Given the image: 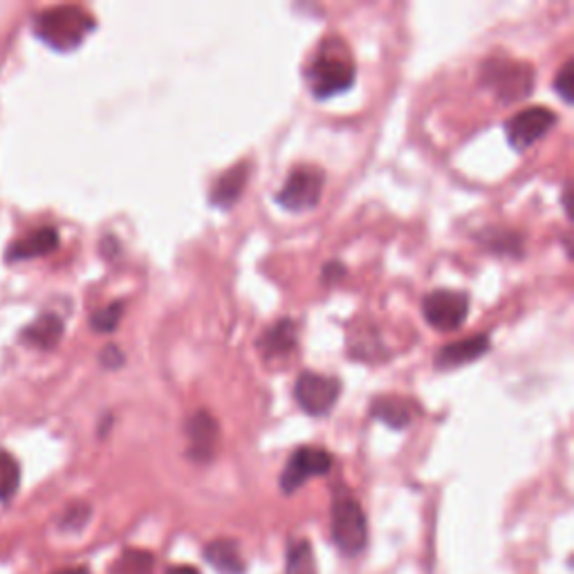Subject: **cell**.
<instances>
[{"mask_svg":"<svg viewBox=\"0 0 574 574\" xmlns=\"http://www.w3.org/2000/svg\"><path fill=\"white\" fill-rule=\"evenodd\" d=\"M299 346V325L295 319H280L258 336V351L265 362L287 360Z\"/></svg>","mask_w":574,"mask_h":574,"instance_id":"8fae6325","label":"cell"},{"mask_svg":"<svg viewBox=\"0 0 574 574\" xmlns=\"http://www.w3.org/2000/svg\"><path fill=\"white\" fill-rule=\"evenodd\" d=\"M59 245H62V239H59V232H56L54 227H38V229H34V232L25 234L23 239L14 241L8 247L5 258L10 263L34 261V258L52 254L54 250H59Z\"/></svg>","mask_w":574,"mask_h":574,"instance_id":"7c38bea8","label":"cell"},{"mask_svg":"<svg viewBox=\"0 0 574 574\" xmlns=\"http://www.w3.org/2000/svg\"><path fill=\"white\" fill-rule=\"evenodd\" d=\"M155 556L146 550L126 548L108 567V574H153Z\"/></svg>","mask_w":574,"mask_h":574,"instance_id":"ffe728a7","label":"cell"},{"mask_svg":"<svg viewBox=\"0 0 574 574\" xmlns=\"http://www.w3.org/2000/svg\"><path fill=\"white\" fill-rule=\"evenodd\" d=\"M478 239L483 247L489 250L492 254L523 256V239L516 232H509V229H485Z\"/></svg>","mask_w":574,"mask_h":574,"instance_id":"d6986e66","label":"cell"},{"mask_svg":"<svg viewBox=\"0 0 574 574\" xmlns=\"http://www.w3.org/2000/svg\"><path fill=\"white\" fill-rule=\"evenodd\" d=\"M52 574H90V570H88V567H84V565H77V567H64V570H56V572H52Z\"/></svg>","mask_w":574,"mask_h":574,"instance_id":"83f0119b","label":"cell"},{"mask_svg":"<svg viewBox=\"0 0 574 574\" xmlns=\"http://www.w3.org/2000/svg\"><path fill=\"white\" fill-rule=\"evenodd\" d=\"M19 487H21V465L10 451L0 449V503L12 500Z\"/></svg>","mask_w":574,"mask_h":574,"instance_id":"44dd1931","label":"cell"},{"mask_svg":"<svg viewBox=\"0 0 574 574\" xmlns=\"http://www.w3.org/2000/svg\"><path fill=\"white\" fill-rule=\"evenodd\" d=\"M285 574H319L312 543L308 539H292L285 548Z\"/></svg>","mask_w":574,"mask_h":574,"instance_id":"ac0fdd59","label":"cell"},{"mask_svg":"<svg viewBox=\"0 0 574 574\" xmlns=\"http://www.w3.org/2000/svg\"><path fill=\"white\" fill-rule=\"evenodd\" d=\"M99 362H101L103 368L114 371V368H122V366H124L126 357H124V353H122L118 346H106V349L101 351V355H99Z\"/></svg>","mask_w":574,"mask_h":574,"instance_id":"d4e9b609","label":"cell"},{"mask_svg":"<svg viewBox=\"0 0 574 574\" xmlns=\"http://www.w3.org/2000/svg\"><path fill=\"white\" fill-rule=\"evenodd\" d=\"M489 346L492 343H489L487 334H474V336L461 339L455 343H446V346L440 349L435 355V368L449 371V368H457L470 362H476L478 357H483L489 351Z\"/></svg>","mask_w":574,"mask_h":574,"instance_id":"4fadbf2b","label":"cell"},{"mask_svg":"<svg viewBox=\"0 0 574 574\" xmlns=\"http://www.w3.org/2000/svg\"><path fill=\"white\" fill-rule=\"evenodd\" d=\"M339 393H341V384L336 377L312 373V371L301 373L295 384L297 405L301 407V411H306L312 418L328 416L336 405Z\"/></svg>","mask_w":574,"mask_h":574,"instance_id":"52a82bcc","label":"cell"},{"mask_svg":"<svg viewBox=\"0 0 574 574\" xmlns=\"http://www.w3.org/2000/svg\"><path fill=\"white\" fill-rule=\"evenodd\" d=\"M34 34L56 52L77 49L95 30V19L77 5H56L38 12L32 23Z\"/></svg>","mask_w":574,"mask_h":574,"instance_id":"7a4b0ae2","label":"cell"},{"mask_svg":"<svg viewBox=\"0 0 574 574\" xmlns=\"http://www.w3.org/2000/svg\"><path fill=\"white\" fill-rule=\"evenodd\" d=\"M371 416L379 422H384L386 427L401 431L407 429L413 420V401L397 397V395H382L375 397L371 405Z\"/></svg>","mask_w":574,"mask_h":574,"instance_id":"e0dca14e","label":"cell"},{"mask_svg":"<svg viewBox=\"0 0 574 574\" xmlns=\"http://www.w3.org/2000/svg\"><path fill=\"white\" fill-rule=\"evenodd\" d=\"M90 514H92L90 505H86V503H73V505H68V507L64 509L62 519H59V528H62L64 532H79V530H84L86 523L90 521Z\"/></svg>","mask_w":574,"mask_h":574,"instance_id":"603a6c76","label":"cell"},{"mask_svg":"<svg viewBox=\"0 0 574 574\" xmlns=\"http://www.w3.org/2000/svg\"><path fill=\"white\" fill-rule=\"evenodd\" d=\"M64 332H66L64 319L59 314H54V312H45L38 319H34L21 332V339H23V343H27V346H32V349L52 351V349L59 346Z\"/></svg>","mask_w":574,"mask_h":574,"instance_id":"9a60e30c","label":"cell"},{"mask_svg":"<svg viewBox=\"0 0 574 574\" xmlns=\"http://www.w3.org/2000/svg\"><path fill=\"white\" fill-rule=\"evenodd\" d=\"M481 79L485 88H489L505 103L530 97L534 88V70L528 64L509 62V59L485 62Z\"/></svg>","mask_w":574,"mask_h":574,"instance_id":"277c9868","label":"cell"},{"mask_svg":"<svg viewBox=\"0 0 574 574\" xmlns=\"http://www.w3.org/2000/svg\"><path fill=\"white\" fill-rule=\"evenodd\" d=\"M247 178H250V164L247 162H239L236 166H232L229 170H224V174L213 183L211 191H209V202L222 211L232 209L245 187H247Z\"/></svg>","mask_w":574,"mask_h":574,"instance_id":"5bb4252c","label":"cell"},{"mask_svg":"<svg viewBox=\"0 0 574 574\" xmlns=\"http://www.w3.org/2000/svg\"><path fill=\"white\" fill-rule=\"evenodd\" d=\"M306 81L317 99L346 92L355 84V62L346 43L328 38L306 68Z\"/></svg>","mask_w":574,"mask_h":574,"instance_id":"6da1fadb","label":"cell"},{"mask_svg":"<svg viewBox=\"0 0 574 574\" xmlns=\"http://www.w3.org/2000/svg\"><path fill=\"white\" fill-rule=\"evenodd\" d=\"M554 124H556V114L550 108L532 106L514 114V118L505 124V135L516 151H528L539 140H543Z\"/></svg>","mask_w":574,"mask_h":574,"instance_id":"ba28073f","label":"cell"},{"mask_svg":"<svg viewBox=\"0 0 574 574\" xmlns=\"http://www.w3.org/2000/svg\"><path fill=\"white\" fill-rule=\"evenodd\" d=\"M122 317H124V303H122V301H114V303H110V306L97 310V312L90 317V328H92L95 332L108 334V332H112L114 328L120 325Z\"/></svg>","mask_w":574,"mask_h":574,"instance_id":"7402d4cb","label":"cell"},{"mask_svg":"<svg viewBox=\"0 0 574 574\" xmlns=\"http://www.w3.org/2000/svg\"><path fill=\"white\" fill-rule=\"evenodd\" d=\"M422 314L427 323L440 332L457 330L470 317V297L465 292L435 290L424 297Z\"/></svg>","mask_w":574,"mask_h":574,"instance_id":"9c48e42d","label":"cell"},{"mask_svg":"<svg viewBox=\"0 0 574 574\" xmlns=\"http://www.w3.org/2000/svg\"><path fill=\"white\" fill-rule=\"evenodd\" d=\"M205 559L218 574H245L247 563L234 539H216L205 545Z\"/></svg>","mask_w":574,"mask_h":574,"instance_id":"2e32d148","label":"cell"},{"mask_svg":"<svg viewBox=\"0 0 574 574\" xmlns=\"http://www.w3.org/2000/svg\"><path fill=\"white\" fill-rule=\"evenodd\" d=\"M185 433L189 440L187 455L198 465H207L216 457L218 440H220V427L218 420L209 411H196L185 424Z\"/></svg>","mask_w":574,"mask_h":574,"instance_id":"30bf717a","label":"cell"},{"mask_svg":"<svg viewBox=\"0 0 574 574\" xmlns=\"http://www.w3.org/2000/svg\"><path fill=\"white\" fill-rule=\"evenodd\" d=\"M166 574H200V570H196L194 565H170Z\"/></svg>","mask_w":574,"mask_h":574,"instance_id":"4316f807","label":"cell"},{"mask_svg":"<svg viewBox=\"0 0 574 574\" xmlns=\"http://www.w3.org/2000/svg\"><path fill=\"white\" fill-rule=\"evenodd\" d=\"M332 541L336 550L355 559L368 545V519L362 503L346 487H336L332 498Z\"/></svg>","mask_w":574,"mask_h":574,"instance_id":"3957f363","label":"cell"},{"mask_svg":"<svg viewBox=\"0 0 574 574\" xmlns=\"http://www.w3.org/2000/svg\"><path fill=\"white\" fill-rule=\"evenodd\" d=\"M572 90H574V73H572V62H565L563 68L559 70L554 79V92L565 101L572 103Z\"/></svg>","mask_w":574,"mask_h":574,"instance_id":"cb8c5ba5","label":"cell"},{"mask_svg":"<svg viewBox=\"0 0 574 574\" xmlns=\"http://www.w3.org/2000/svg\"><path fill=\"white\" fill-rule=\"evenodd\" d=\"M332 470V453L321 446H299L290 461L285 463L278 485L283 494H295L299 492L308 481L330 474Z\"/></svg>","mask_w":574,"mask_h":574,"instance_id":"5b68a950","label":"cell"},{"mask_svg":"<svg viewBox=\"0 0 574 574\" xmlns=\"http://www.w3.org/2000/svg\"><path fill=\"white\" fill-rule=\"evenodd\" d=\"M343 274H346V267H343V265L336 263V261H330L328 265H323L321 280H323V285H334Z\"/></svg>","mask_w":574,"mask_h":574,"instance_id":"484cf974","label":"cell"},{"mask_svg":"<svg viewBox=\"0 0 574 574\" xmlns=\"http://www.w3.org/2000/svg\"><path fill=\"white\" fill-rule=\"evenodd\" d=\"M323 185L325 176L317 166H297L292 168V174L287 176L283 189L276 194V202L292 213L310 211L319 205Z\"/></svg>","mask_w":574,"mask_h":574,"instance_id":"8992f818","label":"cell"}]
</instances>
